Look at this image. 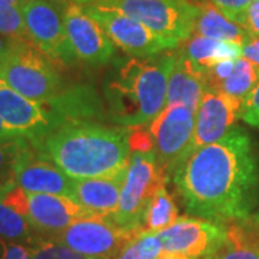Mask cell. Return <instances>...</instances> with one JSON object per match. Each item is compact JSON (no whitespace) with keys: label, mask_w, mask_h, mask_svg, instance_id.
<instances>
[{"label":"cell","mask_w":259,"mask_h":259,"mask_svg":"<svg viewBox=\"0 0 259 259\" xmlns=\"http://www.w3.org/2000/svg\"><path fill=\"white\" fill-rule=\"evenodd\" d=\"M173 182L187 212L218 223L243 222L259 202V148L241 127L194 150Z\"/></svg>","instance_id":"obj_1"},{"label":"cell","mask_w":259,"mask_h":259,"mask_svg":"<svg viewBox=\"0 0 259 259\" xmlns=\"http://www.w3.org/2000/svg\"><path fill=\"white\" fill-rule=\"evenodd\" d=\"M130 131L91 120H66L51 125L30 141L71 179L112 176L127 168L131 156Z\"/></svg>","instance_id":"obj_2"},{"label":"cell","mask_w":259,"mask_h":259,"mask_svg":"<svg viewBox=\"0 0 259 259\" xmlns=\"http://www.w3.org/2000/svg\"><path fill=\"white\" fill-rule=\"evenodd\" d=\"M175 52L148 58H131L121 65L105 87V100L118 127L150 125L166 108L167 82Z\"/></svg>","instance_id":"obj_3"},{"label":"cell","mask_w":259,"mask_h":259,"mask_svg":"<svg viewBox=\"0 0 259 259\" xmlns=\"http://www.w3.org/2000/svg\"><path fill=\"white\" fill-rule=\"evenodd\" d=\"M0 79L23 97L40 104H48L62 94V81L55 64L30 40L18 39L0 61Z\"/></svg>","instance_id":"obj_4"},{"label":"cell","mask_w":259,"mask_h":259,"mask_svg":"<svg viewBox=\"0 0 259 259\" xmlns=\"http://www.w3.org/2000/svg\"><path fill=\"white\" fill-rule=\"evenodd\" d=\"M94 3L118 10L158 36L179 44L192 37L200 13V6L190 0H97Z\"/></svg>","instance_id":"obj_5"},{"label":"cell","mask_w":259,"mask_h":259,"mask_svg":"<svg viewBox=\"0 0 259 259\" xmlns=\"http://www.w3.org/2000/svg\"><path fill=\"white\" fill-rule=\"evenodd\" d=\"M166 182L167 176L158 167L154 151H131L118 207L108 216L121 228L141 233L148 203Z\"/></svg>","instance_id":"obj_6"},{"label":"cell","mask_w":259,"mask_h":259,"mask_svg":"<svg viewBox=\"0 0 259 259\" xmlns=\"http://www.w3.org/2000/svg\"><path fill=\"white\" fill-rule=\"evenodd\" d=\"M29 40L55 65L78 61L65 30L64 12L55 0H28L22 8Z\"/></svg>","instance_id":"obj_7"},{"label":"cell","mask_w":259,"mask_h":259,"mask_svg":"<svg viewBox=\"0 0 259 259\" xmlns=\"http://www.w3.org/2000/svg\"><path fill=\"white\" fill-rule=\"evenodd\" d=\"M194 114L186 105H167L148 125L157 164L167 179L186 160L193 139Z\"/></svg>","instance_id":"obj_8"},{"label":"cell","mask_w":259,"mask_h":259,"mask_svg":"<svg viewBox=\"0 0 259 259\" xmlns=\"http://www.w3.org/2000/svg\"><path fill=\"white\" fill-rule=\"evenodd\" d=\"M83 10L98 22L114 45L133 58H148L175 49L179 42L158 36L139 20L118 10L102 8L95 3L82 6Z\"/></svg>","instance_id":"obj_9"},{"label":"cell","mask_w":259,"mask_h":259,"mask_svg":"<svg viewBox=\"0 0 259 259\" xmlns=\"http://www.w3.org/2000/svg\"><path fill=\"white\" fill-rule=\"evenodd\" d=\"M137 235L140 232L121 228L108 214H95L71 225L55 241L87 256L112 259Z\"/></svg>","instance_id":"obj_10"},{"label":"cell","mask_w":259,"mask_h":259,"mask_svg":"<svg viewBox=\"0 0 259 259\" xmlns=\"http://www.w3.org/2000/svg\"><path fill=\"white\" fill-rule=\"evenodd\" d=\"M164 252L183 253L192 259H204L213 255L226 241L228 225L202 218L180 216L171 226L158 232Z\"/></svg>","instance_id":"obj_11"},{"label":"cell","mask_w":259,"mask_h":259,"mask_svg":"<svg viewBox=\"0 0 259 259\" xmlns=\"http://www.w3.org/2000/svg\"><path fill=\"white\" fill-rule=\"evenodd\" d=\"M95 214L101 213L88 210L68 196L29 193L28 222L44 239H55L75 222Z\"/></svg>","instance_id":"obj_12"},{"label":"cell","mask_w":259,"mask_h":259,"mask_svg":"<svg viewBox=\"0 0 259 259\" xmlns=\"http://www.w3.org/2000/svg\"><path fill=\"white\" fill-rule=\"evenodd\" d=\"M65 30L75 55L91 65L108 64L115 48L104 29L94 20L82 6L71 2L64 9Z\"/></svg>","instance_id":"obj_13"},{"label":"cell","mask_w":259,"mask_h":259,"mask_svg":"<svg viewBox=\"0 0 259 259\" xmlns=\"http://www.w3.org/2000/svg\"><path fill=\"white\" fill-rule=\"evenodd\" d=\"M242 104L218 91L207 90L194 114V133L189 157L194 150L222 140L239 118Z\"/></svg>","instance_id":"obj_14"},{"label":"cell","mask_w":259,"mask_h":259,"mask_svg":"<svg viewBox=\"0 0 259 259\" xmlns=\"http://www.w3.org/2000/svg\"><path fill=\"white\" fill-rule=\"evenodd\" d=\"M44 105L23 97L0 79V118L9 128L29 140L44 134L51 127V117Z\"/></svg>","instance_id":"obj_15"},{"label":"cell","mask_w":259,"mask_h":259,"mask_svg":"<svg viewBox=\"0 0 259 259\" xmlns=\"http://www.w3.org/2000/svg\"><path fill=\"white\" fill-rule=\"evenodd\" d=\"M209 87L206 75L194 66L183 49L175 52V64L167 82V105L180 104L196 112Z\"/></svg>","instance_id":"obj_16"},{"label":"cell","mask_w":259,"mask_h":259,"mask_svg":"<svg viewBox=\"0 0 259 259\" xmlns=\"http://www.w3.org/2000/svg\"><path fill=\"white\" fill-rule=\"evenodd\" d=\"M18 186L28 193L59 194L74 199V179L66 176L51 160L33 153L22 166Z\"/></svg>","instance_id":"obj_17"},{"label":"cell","mask_w":259,"mask_h":259,"mask_svg":"<svg viewBox=\"0 0 259 259\" xmlns=\"http://www.w3.org/2000/svg\"><path fill=\"white\" fill-rule=\"evenodd\" d=\"M127 168L112 176L76 179L74 180V200L91 212L112 214L118 207Z\"/></svg>","instance_id":"obj_18"},{"label":"cell","mask_w":259,"mask_h":259,"mask_svg":"<svg viewBox=\"0 0 259 259\" xmlns=\"http://www.w3.org/2000/svg\"><path fill=\"white\" fill-rule=\"evenodd\" d=\"M185 55L189 61L204 75L207 74L213 66L223 61H235L242 58V47L232 42L214 40L202 35L192 36L186 47L183 48Z\"/></svg>","instance_id":"obj_19"},{"label":"cell","mask_w":259,"mask_h":259,"mask_svg":"<svg viewBox=\"0 0 259 259\" xmlns=\"http://www.w3.org/2000/svg\"><path fill=\"white\" fill-rule=\"evenodd\" d=\"M199 6H200V13L194 26L196 35H202L214 40L238 44L241 47L248 42V39L250 37L249 33L241 25L226 18L214 5L203 3Z\"/></svg>","instance_id":"obj_20"},{"label":"cell","mask_w":259,"mask_h":259,"mask_svg":"<svg viewBox=\"0 0 259 259\" xmlns=\"http://www.w3.org/2000/svg\"><path fill=\"white\" fill-rule=\"evenodd\" d=\"M28 137L0 140V194L18 186L22 166L33 154V146Z\"/></svg>","instance_id":"obj_21"},{"label":"cell","mask_w":259,"mask_h":259,"mask_svg":"<svg viewBox=\"0 0 259 259\" xmlns=\"http://www.w3.org/2000/svg\"><path fill=\"white\" fill-rule=\"evenodd\" d=\"M204 259H259L258 233L246 221L231 223L222 246Z\"/></svg>","instance_id":"obj_22"},{"label":"cell","mask_w":259,"mask_h":259,"mask_svg":"<svg viewBox=\"0 0 259 259\" xmlns=\"http://www.w3.org/2000/svg\"><path fill=\"white\" fill-rule=\"evenodd\" d=\"M258 83L259 68L242 56L235 61V66L232 69L231 75L225 81L212 88V91L225 94L243 104V101L248 98V95L255 90Z\"/></svg>","instance_id":"obj_23"},{"label":"cell","mask_w":259,"mask_h":259,"mask_svg":"<svg viewBox=\"0 0 259 259\" xmlns=\"http://www.w3.org/2000/svg\"><path fill=\"white\" fill-rule=\"evenodd\" d=\"M179 210L171 197L167 192L166 186L160 187L148 203L144 219L141 223V233H158L177 222Z\"/></svg>","instance_id":"obj_24"},{"label":"cell","mask_w":259,"mask_h":259,"mask_svg":"<svg viewBox=\"0 0 259 259\" xmlns=\"http://www.w3.org/2000/svg\"><path fill=\"white\" fill-rule=\"evenodd\" d=\"M0 239L19 243L28 242L33 246L40 238L33 232L26 218L0 199Z\"/></svg>","instance_id":"obj_25"},{"label":"cell","mask_w":259,"mask_h":259,"mask_svg":"<svg viewBox=\"0 0 259 259\" xmlns=\"http://www.w3.org/2000/svg\"><path fill=\"white\" fill-rule=\"evenodd\" d=\"M163 252L157 233H140L128 241L112 259H158Z\"/></svg>","instance_id":"obj_26"},{"label":"cell","mask_w":259,"mask_h":259,"mask_svg":"<svg viewBox=\"0 0 259 259\" xmlns=\"http://www.w3.org/2000/svg\"><path fill=\"white\" fill-rule=\"evenodd\" d=\"M32 255L30 259H111V258H93L82 255L76 250L68 248L66 245L55 239H44L39 241L30 246Z\"/></svg>","instance_id":"obj_27"},{"label":"cell","mask_w":259,"mask_h":259,"mask_svg":"<svg viewBox=\"0 0 259 259\" xmlns=\"http://www.w3.org/2000/svg\"><path fill=\"white\" fill-rule=\"evenodd\" d=\"M0 33L13 39L29 40L22 9L0 0Z\"/></svg>","instance_id":"obj_28"},{"label":"cell","mask_w":259,"mask_h":259,"mask_svg":"<svg viewBox=\"0 0 259 259\" xmlns=\"http://www.w3.org/2000/svg\"><path fill=\"white\" fill-rule=\"evenodd\" d=\"M209 2L221 10L226 18H229L232 22L242 26L246 9L249 8L253 0H209Z\"/></svg>","instance_id":"obj_29"},{"label":"cell","mask_w":259,"mask_h":259,"mask_svg":"<svg viewBox=\"0 0 259 259\" xmlns=\"http://www.w3.org/2000/svg\"><path fill=\"white\" fill-rule=\"evenodd\" d=\"M239 118L252 127L259 128V83L242 104Z\"/></svg>","instance_id":"obj_30"},{"label":"cell","mask_w":259,"mask_h":259,"mask_svg":"<svg viewBox=\"0 0 259 259\" xmlns=\"http://www.w3.org/2000/svg\"><path fill=\"white\" fill-rule=\"evenodd\" d=\"M32 248L23 243L0 239V259H30Z\"/></svg>","instance_id":"obj_31"},{"label":"cell","mask_w":259,"mask_h":259,"mask_svg":"<svg viewBox=\"0 0 259 259\" xmlns=\"http://www.w3.org/2000/svg\"><path fill=\"white\" fill-rule=\"evenodd\" d=\"M242 28L245 29L250 36H259V0H253L249 5V8L246 9Z\"/></svg>","instance_id":"obj_32"},{"label":"cell","mask_w":259,"mask_h":259,"mask_svg":"<svg viewBox=\"0 0 259 259\" xmlns=\"http://www.w3.org/2000/svg\"><path fill=\"white\" fill-rule=\"evenodd\" d=\"M242 56L259 68V36H250L242 47Z\"/></svg>","instance_id":"obj_33"},{"label":"cell","mask_w":259,"mask_h":259,"mask_svg":"<svg viewBox=\"0 0 259 259\" xmlns=\"http://www.w3.org/2000/svg\"><path fill=\"white\" fill-rule=\"evenodd\" d=\"M20 137H26L23 134H20L18 131L9 128L2 118H0V140H10V139H20Z\"/></svg>","instance_id":"obj_34"},{"label":"cell","mask_w":259,"mask_h":259,"mask_svg":"<svg viewBox=\"0 0 259 259\" xmlns=\"http://www.w3.org/2000/svg\"><path fill=\"white\" fill-rule=\"evenodd\" d=\"M18 39H13V37L9 36H5V35H2L0 33V61L5 58V56L8 55V52H9L12 47L15 45V42H16Z\"/></svg>","instance_id":"obj_35"},{"label":"cell","mask_w":259,"mask_h":259,"mask_svg":"<svg viewBox=\"0 0 259 259\" xmlns=\"http://www.w3.org/2000/svg\"><path fill=\"white\" fill-rule=\"evenodd\" d=\"M246 223L249 225L250 228L253 229V231L258 233L259 236V212L253 213V214H250L249 218L246 219Z\"/></svg>","instance_id":"obj_36"},{"label":"cell","mask_w":259,"mask_h":259,"mask_svg":"<svg viewBox=\"0 0 259 259\" xmlns=\"http://www.w3.org/2000/svg\"><path fill=\"white\" fill-rule=\"evenodd\" d=\"M158 259H192L189 256H186L183 253H176V252H161V255L158 256Z\"/></svg>","instance_id":"obj_37"},{"label":"cell","mask_w":259,"mask_h":259,"mask_svg":"<svg viewBox=\"0 0 259 259\" xmlns=\"http://www.w3.org/2000/svg\"><path fill=\"white\" fill-rule=\"evenodd\" d=\"M3 2H8V3H10V5H13V6L19 8V9H22V8L26 5V2H28V0H3Z\"/></svg>","instance_id":"obj_38"},{"label":"cell","mask_w":259,"mask_h":259,"mask_svg":"<svg viewBox=\"0 0 259 259\" xmlns=\"http://www.w3.org/2000/svg\"><path fill=\"white\" fill-rule=\"evenodd\" d=\"M72 2L79 5V6H87V5H91L94 2H97V0H72Z\"/></svg>","instance_id":"obj_39"},{"label":"cell","mask_w":259,"mask_h":259,"mask_svg":"<svg viewBox=\"0 0 259 259\" xmlns=\"http://www.w3.org/2000/svg\"><path fill=\"white\" fill-rule=\"evenodd\" d=\"M55 2H58V3H65V5H69L72 0H55Z\"/></svg>","instance_id":"obj_40"}]
</instances>
